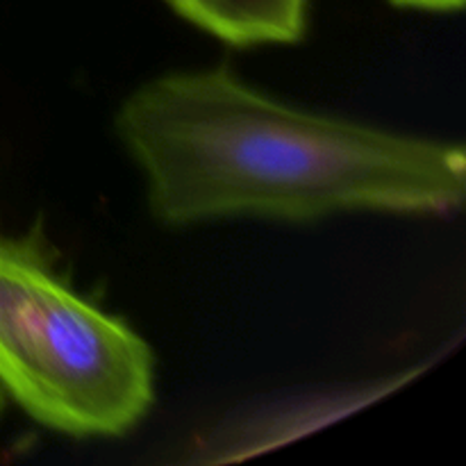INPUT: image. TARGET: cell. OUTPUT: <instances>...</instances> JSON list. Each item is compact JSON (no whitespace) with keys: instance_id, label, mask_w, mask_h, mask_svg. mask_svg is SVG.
I'll list each match as a JSON object with an SVG mask.
<instances>
[{"instance_id":"cell-1","label":"cell","mask_w":466,"mask_h":466,"mask_svg":"<svg viewBox=\"0 0 466 466\" xmlns=\"http://www.w3.org/2000/svg\"><path fill=\"white\" fill-rule=\"evenodd\" d=\"M114 126L168 226L446 214L464 203L462 146L291 107L226 66L137 86Z\"/></svg>"},{"instance_id":"cell-2","label":"cell","mask_w":466,"mask_h":466,"mask_svg":"<svg viewBox=\"0 0 466 466\" xmlns=\"http://www.w3.org/2000/svg\"><path fill=\"white\" fill-rule=\"evenodd\" d=\"M0 390L68 437H121L155 403V355L73 289L36 237L0 235Z\"/></svg>"},{"instance_id":"cell-3","label":"cell","mask_w":466,"mask_h":466,"mask_svg":"<svg viewBox=\"0 0 466 466\" xmlns=\"http://www.w3.org/2000/svg\"><path fill=\"white\" fill-rule=\"evenodd\" d=\"M198 30L237 46L296 44L308 32L309 0H168Z\"/></svg>"},{"instance_id":"cell-4","label":"cell","mask_w":466,"mask_h":466,"mask_svg":"<svg viewBox=\"0 0 466 466\" xmlns=\"http://www.w3.org/2000/svg\"><path fill=\"white\" fill-rule=\"evenodd\" d=\"M394 7L400 9H421V12H460L464 0H390Z\"/></svg>"},{"instance_id":"cell-5","label":"cell","mask_w":466,"mask_h":466,"mask_svg":"<svg viewBox=\"0 0 466 466\" xmlns=\"http://www.w3.org/2000/svg\"><path fill=\"white\" fill-rule=\"evenodd\" d=\"M5 405H7V399H5L3 390H0V417H3V412H5Z\"/></svg>"}]
</instances>
